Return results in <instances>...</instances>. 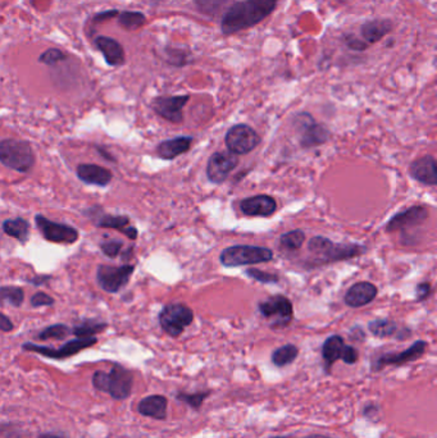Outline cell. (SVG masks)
Here are the masks:
<instances>
[{"label": "cell", "instance_id": "36", "mask_svg": "<svg viewBox=\"0 0 437 438\" xmlns=\"http://www.w3.org/2000/svg\"><path fill=\"white\" fill-rule=\"evenodd\" d=\"M211 395V391L205 392H197V393H186V392H178L176 395V400L189 405L195 411L200 410L202 405L204 404L205 400Z\"/></svg>", "mask_w": 437, "mask_h": 438}, {"label": "cell", "instance_id": "9", "mask_svg": "<svg viewBox=\"0 0 437 438\" xmlns=\"http://www.w3.org/2000/svg\"><path fill=\"white\" fill-rule=\"evenodd\" d=\"M260 141L258 132L245 124H235L227 131L225 136L227 149L235 155H246L252 153Z\"/></svg>", "mask_w": 437, "mask_h": 438}, {"label": "cell", "instance_id": "42", "mask_svg": "<svg viewBox=\"0 0 437 438\" xmlns=\"http://www.w3.org/2000/svg\"><path fill=\"white\" fill-rule=\"evenodd\" d=\"M344 42L350 50H354V52H364L369 48L367 42H363L362 39H358L356 36L351 34L344 36Z\"/></svg>", "mask_w": 437, "mask_h": 438}, {"label": "cell", "instance_id": "23", "mask_svg": "<svg viewBox=\"0 0 437 438\" xmlns=\"http://www.w3.org/2000/svg\"><path fill=\"white\" fill-rule=\"evenodd\" d=\"M394 30V22L388 18L381 20H371L364 22L361 28V37L369 47L380 42L386 35H389Z\"/></svg>", "mask_w": 437, "mask_h": 438}, {"label": "cell", "instance_id": "1", "mask_svg": "<svg viewBox=\"0 0 437 438\" xmlns=\"http://www.w3.org/2000/svg\"><path fill=\"white\" fill-rule=\"evenodd\" d=\"M280 0H241L235 1L226 11L221 31L226 36L238 34L260 25L267 17L274 13Z\"/></svg>", "mask_w": 437, "mask_h": 438}, {"label": "cell", "instance_id": "29", "mask_svg": "<svg viewBox=\"0 0 437 438\" xmlns=\"http://www.w3.org/2000/svg\"><path fill=\"white\" fill-rule=\"evenodd\" d=\"M162 54H163L164 62L172 67L181 69L192 62V54L186 49L165 47L162 50Z\"/></svg>", "mask_w": 437, "mask_h": 438}, {"label": "cell", "instance_id": "21", "mask_svg": "<svg viewBox=\"0 0 437 438\" xmlns=\"http://www.w3.org/2000/svg\"><path fill=\"white\" fill-rule=\"evenodd\" d=\"M378 288L371 282H358L349 288L344 296V302L349 308H362L376 299Z\"/></svg>", "mask_w": 437, "mask_h": 438}, {"label": "cell", "instance_id": "11", "mask_svg": "<svg viewBox=\"0 0 437 438\" xmlns=\"http://www.w3.org/2000/svg\"><path fill=\"white\" fill-rule=\"evenodd\" d=\"M260 312L266 319H274L272 328H285L294 319L293 304L284 295H274L260 304Z\"/></svg>", "mask_w": 437, "mask_h": 438}, {"label": "cell", "instance_id": "2", "mask_svg": "<svg viewBox=\"0 0 437 438\" xmlns=\"http://www.w3.org/2000/svg\"><path fill=\"white\" fill-rule=\"evenodd\" d=\"M308 250L315 255L312 267H318L356 258L366 251V247L359 244H335L327 237L315 236L308 242Z\"/></svg>", "mask_w": 437, "mask_h": 438}, {"label": "cell", "instance_id": "33", "mask_svg": "<svg viewBox=\"0 0 437 438\" xmlns=\"http://www.w3.org/2000/svg\"><path fill=\"white\" fill-rule=\"evenodd\" d=\"M107 327L108 324L105 322H96L94 319H86L71 329H72V335H75L76 337L86 338V337H95V335L102 333L104 329H107Z\"/></svg>", "mask_w": 437, "mask_h": 438}, {"label": "cell", "instance_id": "44", "mask_svg": "<svg viewBox=\"0 0 437 438\" xmlns=\"http://www.w3.org/2000/svg\"><path fill=\"white\" fill-rule=\"evenodd\" d=\"M342 362L349 365H353L359 360V351L356 349L354 346H350V345H345V350H344V355H342Z\"/></svg>", "mask_w": 437, "mask_h": 438}, {"label": "cell", "instance_id": "34", "mask_svg": "<svg viewBox=\"0 0 437 438\" xmlns=\"http://www.w3.org/2000/svg\"><path fill=\"white\" fill-rule=\"evenodd\" d=\"M305 241V233L301 230H294L290 232L284 233L280 237V247L287 251H296L303 247Z\"/></svg>", "mask_w": 437, "mask_h": 438}, {"label": "cell", "instance_id": "8", "mask_svg": "<svg viewBox=\"0 0 437 438\" xmlns=\"http://www.w3.org/2000/svg\"><path fill=\"white\" fill-rule=\"evenodd\" d=\"M134 272V264H123L120 267L100 264L96 269V282L103 291L108 294H117L124 286H127Z\"/></svg>", "mask_w": 437, "mask_h": 438}, {"label": "cell", "instance_id": "26", "mask_svg": "<svg viewBox=\"0 0 437 438\" xmlns=\"http://www.w3.org/2000/svg\"><path fill=\"white\" fill-rule=\"evenodd\" d=\"M168 400L162 395H151L144 397L137 405V411L143 417L153 418L157 420H165Z\"/></svg>", "mask_w": 437, "mask_h": 438}, {"label": "cell", "instance_id": "48", "mask_svg": "<svg viewBox=\"0 0 437 438\" xmlns=\"http://www.w3.org/2000/svg\"><path fill=\"white\" fill-rule=\"evenodd\" d=\"M37 438H67L64 433L62 432H45V433H41Z\"/></svg>", "mask_w": 437, "mask_h": 438}, {"label": "cell", "instance_id": "25", "mask_svg": "<svg viewBox=\"0 0 437 438\" xmlns=\"http://www.w3.org/2000/svg\"><path fill=\"white\" fill-rule=\"evenodd\" d=\"M192 144V136H177L164 140L157 146V155L164 160H173L190 150Z\"/></svg>", "mask_w": 437, "mask_h": 438}, {"label": "cell", "instance_id": "39", "mask_svg": "<svg viewBox=\"0 0 437 438\" xmlns=\"http://www.w3.org/2000/svg\"><path fill=\"white\" fill-rule=\"evenodd\" d=\"M245 273L249 278H252L254 281L260 282V283H279V281H280L277 274L263 272V271L257 269V268H249Z\"/></svg>", "mask_w": 437, "mask_h": 438}, {"label": "cell", "instance_id": "16", "mask_svg": "<svg viewBox=\"0 0 437 438\" xmlns=\"http://www.w3.org/2000/svg\"><path fill=\"white\" fill-rule=\"evenodd\" d=\"M239 165V158L233 153H221L217 151L209 158L206 165V177L208 179L219 185L225 182L230 173Z\"/></svg>", "mask_w": 437, "mask_h": 438}, {"label": "cell", "instance_id": "32", "mask_svg": "<svg viewBox=\"0 0 437 438\" xmlns=\"http://www.w3.org/2000/svg\"><path fill=\"white\" fill-rule=\"evenodd\" d=\"M25 302V291L18 286H3L0 288V307L20 308Z\"/></svg>", "mask_w": 437, "mask_h": 438}, {"label": "cell", "instance_id": "50", "mask_svg": "<svg viewBox=\"0 0 437 438\" xmlns=\"http://www.w3.org/2000/svg\"><path fill=\"white\" fill-rule=\"evenodd\" d=\"M132 250H134V247H130L127 250H124L122 253V261H129L131 256H132Z\"/></svg>", "mask_w": 437, "mask_h": 438}, {"label": "cell", "instance_id": "31", "mask_svg": "<svg viewBox=\"0 0 437 438\" xmlns=\"http://www.w3.org/2000/svg\"><path fill=\"white\" fill-rule=\"evenodd\" d=\"M117 21L124 31H136L146 23V16L139 11H123L118 14Z\"/></svg>", "mask_w": 437, "mask_h": 438}, {"label": "cell", "instance_id": "38", "mask_svg": "<svg viewBox=\"0 0 437 438\" xmlns=\"http://www.w3.org/2000/svg\"><path fill=\"white\" fill-rule=\"evenodd\" d=\"M66 58H67V54L61 49L50 48L39 55V62L45 66H55L58 63L66 61Z\"/></svg>", "mask_w": 437, "mask_h": 438}, {"label": "cell", "instance_id": "15", "mask_svg": "<svg viewBox=\"0 0 437 438\" xmlns=\"http://www.w3.org/2000/svg\"><path fill=\"white\" fill-rule=\"evenodd\" d=\"M190 95L158 96L151 100V110L171 124H178L184 121V108L189 103Z\"/></svg>", "mask_w": 437, "mask_h": 438}, {"label": "cell", "instance_id": "18", "mask_svg": "<svg viewBox=\"0 0 437 438\" xmlns=\"http://www.w3.org/2000/svg\"><path fill=\"white\" fill-rule=\"evenodd\" d=\"M240 211L246 217L268 218L277 211L276 199L269 195H255L240 201Z\"/></svg>", "mask_w": 437, "mask_h": 438}, {"label": "cell", "instance_id": "43", "mask_svg": "<svg viewBox=\"0 0 437 438\" xmlns=\"http://www.w3.org/2000/svg\"><path fill=\"white\" fill-rule=\"evenodd\" d=\"M118 14H120V11H118V9H107V11H102V12H99V13L93 16L91 23H93V25H98V23L110 21V20H115V18L118 17Z\"/></svg>", "mask_w": 437, "mask_h": 438}, {"label": "cell", "instance_id": "3", "mask_svg": "<svg viewBox=\"0 0 437 438\" xmlns=\"http://www.w3.org/2000/svg\"><path fill=\"white\" fill-rule=\"evenodd\" d=\"M96 390L108 393L115 400H126L132 393L134 374L121 364H115L110 372L96 370L93 376Z\"/></svg>", "mask_w": 437, "mask_h": 438}, {"label": "cell", "instance_id": "5", "mask_svg": "<svg viewBox=\"0 0 437 438\" xmlns=\"http://www.w3.org/2000/svg\"><path fill=\"white\" fill-rule=\"evenodd\" d=\"M274 259V251L268 247L254 245H235L226 247L219 255V261L227 268L254 266L268 263Z\"/></svg>", "mask_w": 437, "mask_h": 438}, {"label": "cell", "instance_id": "27", "mask_svg": "<svg viewBox=\"0 0 437 438\" xmlns=\"http://www.w3.org/2000/svg\"><path fill=\"white\" fill-rule=\"evenodd\" d=\"M345 341L342 336L334 335L330 336L327 340L322 345V360L325 364V369L328 374L331 373L332 365L337 362L342 360L344 355V350H345Z\"/></svg>", "mask_w": 437, "mask_h": 438}, {"label": "cell", "instance_id": "30", "mask_svg": "<svg viewBox=\"0 0 437 438\" xmlns=\"http://www.w3.org/2000/svg\"><path fill=\"white\" fill-rule=\"evenodd\" d=\"M298 355H299L298 346H295L294 343H286L279 349L274 350L272 355H271V362L276 367L282 368V367H287V365L294 363Z\"/></svg>", "mask_w": 437, "mask_h": 438}, {"label": "cell", "instance_id": "13", "mask_svg": "<svg viewBox=\"0 0 437 438\" xmlns=\"http://www.w3.org/2000/svg\"><path fill=\"white\" fill-rule=\"evenodd\" d=\"M83 214L94 222V225L99 228H110L118 232L126 235L130 240H136L139 232L136 227L131 226L130 218L127 215H113L102 211V208H89Z\"/></svg>", "mask_w": 437, "mask_h": 438}, {"label": "cell", "instance_id": "37", "mask_svg": "<svg viewBox=\"0 0 437 438\" xmlns=\"http://www.w3.org/2000/svg\"><path fill=\"white\" fill-rule=\"evenodd\" d=\"M194 3L200 13L214 17L226 7L228 0H194Z\"/></svg>", "mask_w": 437, "mask_h": 438}, {"label": "cell", "instance_id": "28", "mask_svg": "<svg viewBox=\"0 0 437 438\" xmlns=\"http://www.w3.org/2000/svg\"><path fill=\"white\" fill-rule=\"evenodd\" d=\"M30 222L28 219L18 218L6 219L1 225V228L9 237H13L22 245L28 244L30 240Z\"/></svg>", "mask_w": 437, "mask_h": 438}, {"label": "cell", "instance_id": "17", "mask_svg": "<svg viewBox=\"0 0 437 438\" xmlns=\"http://www.w3.org/2000/svg\"><path fill=\"white\" fill-rule=\"evenodd\" d=\"M429 217H430L429 208L424 206H410L390 219L389 223L386 225V231L395 232V231H404L405 228L409 227L419 226L424 223Z\"/></svg>", "mask_w": 437, "mask_h": 438}, {"label": "cell", "instance_id": "35", "mask_svg": "<svg viewBox=\"0 0 437 438\" xmlns=\"http://www.w3.org/2000/svg\"><path fill=\"white\" fill-rule=\"evenodd\" d=\"M72 335V329L69 326L63 323H57L53 326H49L47 328L42 329L37 335V338L41 341H48V340H64L67 336Z\"/></svg>", "mask_w": 437, "mask_h": 438}, {"label": "cell", "instance_id": "7", "mask_svg": "<svg viewBox=\"0 0 437 438\" xmlns=\"http://www.w3.org/2000/svg\"><path fill=\"white\" fill-rule=\"evenodd\" d=\"M294 127L299 134V143L301 148L310 149L327 143L331 132L327 126L318 124L312 114L307 112L298 113L294 118Z\"/></svg>", "mask_w": 437, "mask_h": 438}, {"label": "cell", "instance_id": "12", "mask_svg": "<svg viewBox=\"0 0 437 438\" xmlns=\"http://www.w3.org/2000/svg\"><path fill=\"white\" fill-rule=\"evenodd\" d=\"M35 223L42 235V237L49 242L71 245V244H75L76 241L78 240L80 233L77 231V228L64 225V223H58L54 220H50L42 214H37L35 217Z\"/></svg>", "mask_w": 437, "mask_h": 438}, {"label": "cell", "instance_id": "4", "mask_svg": "<svg viewBox=\"0 0 437 438\" xmlns=\"http://www.w3.org/2000/svg\"><path fill=\"white\" fill-rule=\"evenodd\" d=\"M36 158L28 141L20 138H4L0 141V163L20 173H28L34 168Z\"/></svg>", "mask_w": 437, "mask_h": 438}, {"label": "cell", "instance_id": "10", "mask_svg": "<svg viewBox=\"0 0 437 438\" xmlns=\"http://www.w3.org/2000/svg\"><path fill=\"white\" fill-rule=\"evenodd\" d=\"M98 343L96 337H86V338H76L71 340L69 343L62 345L61 348L54 349V348H49V346H41L36 343H26L22 345V349L30 353H36L39 355L45 356L49 359H54V360H63L71 356L78 354L80 351L85 349H89L91 346H94Z\"/></svg>", "mask_w": 437, "mask_h": 438}, {"label": "cell", "instance_id": "22", "mask_svg": "<svg viewBox=\"0 0 437 438\" xmlns=\"http://www.w3.org/2000/svg\"><path fill=\"white\" fill-rule=\"evenodd\" d=\"M78 179L86 185L107 187L113 179V173L98 165H80L76 170Z\"/></svg>", "mask_w": 437, "mask_h": 438}, {"label": "cell", "instance_id": "51", "mask_svg": "<svg viewBox=\"0 0 437 438\" xmlns=\"http://www.w3.org/2000/svg\"><path fill=\"white\" fill-rule=\"evenodd\" d=\"M304 438H332L330 437V436H326V434H309L307 437Z\"/></svg>", "mask_w": 437, "mask_h": 438}, {"label": "cell", "instance_id": "46", "mask_svg": "<svg viewBox=\"0 0 437 438\" xmlns=\"http://www.w3.org/2000/svg\"><path fill=\"white\" fill-rule=\"evenodd\" d=\"M14 326L12 321L8 318L7 315L0 313V331L1 332H12Z\"/></svg>", "mask_w": 437, "mask_h": 438}, {"label": "cell", "instance_id": "45", "mask_svg": "<svg viewBox=\"0 0 437 438\" xmlns=\"http://www.w3.org/2000/svg\"><path fill=\"white\" fill-rule=\"evenodd\" d=\"M416 294H417V302H422L427 300L432 294V288H431L430 282H422L416 288Z\"/></svg>", "mask_w": 437, "mask_h": 438}, {"label": "cell", "instance_id": "41", "mask_svg": "<svg viewBox=\"0 0 437 438\" xmlns=\"http://www.w3.org/2000/svg\"><path fill=\"white\" fill-rule=\"evenodd\" d=\"M30 302H31L33 308H41V307H53L55 300L54 297H52L50 295L39 291V292L33 295Z\"/></svg>", "mask_w": 437, "mask_h": 438}, {"label": "cell", "instance_id": "47", "mask_svg": "<svg viewBox=\"0 0 437 438\" xmlns=\"http://www.w3.org/2000/svg\"><path fill=\"white\" fill-rule=\"evenodd\" d=\"M50 280H52L50 276L40 274V276H35L33 278H28V282L34 286H41V285H47Z\"/></svg>", "mask_w": 437, "mask_h": 438}, {"label": "cell", "instance_id": "6", "mask_svg": "<svg viewBox=\"0 0 437 438\" xmlns=\"http://www.w3.org/2000/svg\"><path fill=\"white\" fill-rule=\"evenodd\" d=\"M161 328L171 337H178L184 333L185 328L194 322V312L181 302L167 304L158 315Z\"/></svg>", "mask_w": 437, "mask_h": 438}, {"label": "cell", "instance_id": "24", "mask_svg": "<svg viewBox=\"0 0 437 438\" xmlns=\"http://www.w3.org/2000/svg\"><path fill=\"white\" fill-rule=\"evenodd\" d=\"M368 329L372 335L376 336L378 338L394 337L397 340H405L412 335L409 328L402 327L391 319H375L369 322Z\"/></svg>", "mask_w": 437, "mask_h": 438}, {"label": "cell", "instance_id": "20", "mask_svg": "<svg viewBox=\"0 0 437 438\" xmlns=\"http://www.w3.org/2000/svg\"><path fill=\"white\" fill-rule=\"evenodd\" d=\"M410 177L427 186L437 185L436 159L432 155H424L413 160L409 165Z\"/></svg>", "mask_w": 437, "mask_h": 438}, {"label": "cell", "instance_id": "40", "mask_svg": "<svg viewBox=\"0 0 437 438\" xmlns=\"http://www.w3.org/2000/svg\"><path fill=\"white\" fill-rule=\"evenodd\" d=\"M102 253L110 259H115L120 254L122 253L123 241L112 239V240L102 241L100 242Z\"/></svg>", "mask_w": 437, "mask_h": 438}, {"label": "cell", "instance_id": "49", "mask_svg": "<svg viewBox=\"0 0 437 438\" xmlns=\"http://www.w3.org/2000/svg\"><path fill=\"white\" fill-rule=\"evenodd\" d=\"M96 150H98V153H99L103 158H105L107 160H110V162H116V158L113 157L112 154H110L105 148L98 146V148H96Z\"/></svg>", "mask_w": 437, "mask_h": 438}, {"label": "cell", "instance_id": "14", "mask_svg": "<svg viewBox=\"0 0 437 438\" xmlns=\"http://www.w3.org/2000/svg\"><path fill=\"white\" fill-rule=\"evenodd\" d=\"M427 348H429V343L424 340H419V341L413 343L410 348L404 350V351H400V353H386V354L380 355L372 360L371 370L372 372H380V370H383V368L390 367V365L400 367L404 364L416 362L417 359L424 355Z\"/></svg>", "mask_w": 437, "mask_h": 438}, {"label": "cell", "instance_id": "19", "mask_svg": "<svg viewBox=\"0 0 437 438\" xmlns=\"http://www.w3.org/2000/svg\"><path fill=\"white\" fill-rule=\"evenodd\" d=\"M94 45L102 53L105 63L110 67H121L126 63V52L122 44L110 37L99 35L94 39Z\"/></svg>", "mask_w": 437, "mask_h": 438}]
</instances>
